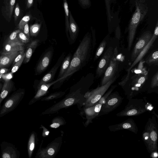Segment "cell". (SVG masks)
<instances>
[{
  "label": "cell",
  "mask_w": 158,
  "mask_h": 158,
  "mask_svg": "<svg viewBox=\"0 0 158 158\" xmlns=\"http://www.w3.org/2000/svg\"><path fill=\"white\" fill-rule=\"evenodd\" d=\"M22 31L27 37L30 38L29 26L28 23L25 25Z\"/></svg>",
  "instance_id": "1f68e13d"
},
{
  "label": "cell",
  "mask_w": 158,
  "mask_h": 158,
  "mask_svg": "<svg viewBox=\"0 0 158 158\" xmlns=\"http://www.w3.org/2000/svg\"><path fill=\"white\" fill-rule=\"evenodd\" d=\"M130 72H128L125 78L124 79L121 81L120 82L118 83V84L122 86H123L126 84V83L128 81L130 76Z\"/></svg>",
  "instance_id": "836d02e7"
},
{
  "label": "cell",
  "mask_w": 158,
  "mask_h": 158,
  "mask_svg": "<svg viewBox=\"0 0 158 158\" xmlns=\"http://www.w3.org/2000/svg\"><path fill=\"white\" fill-rule=\"evenodd\" d=\"M39 28V26L37 24L32 26L30 29V34L32 36H36L38 32Z\"/></svg>",
  "instance_id": "83f0119b"
},
{
  "label": "cell",
  "mask_w": 158,
  "mask_h": 158,
  "mask_svg": "<svg viewBox=\"0 0 158 158\" xmlns=\"http://www.w3.org/2000/svg\"><path fill=\"white\" fill-rule=\"evenodd\" d=\"M64 7L65 13L66 14V17L68 18L69 16V10L68 8V4L66 2H65L64 3Z\"/></svg>",
  "instance_id": "f35d334b"
},
{
  "label": "cell",
  "mask_w": 158,
  "mask_h": 158,
  "mask_svg": "<svg viewBox=\"0 0 158 158\" xmlns=\"http://www.w3.org/2000/svg\"><path fill=\"white\" fill-rule=\"evenodd\" d=\"M74 102V99L73 98H69L67 99L64 102L65 105L69 106L72 105Z\"/></svg>",
  "instance_id": "d590c367"
},
{
  "label": "cell",
  "mask_w": 158,
  "mask_h": 158,
  "mask_svg": "<svg viewBox=\"0 0 158 158\" xmlns=\"http://www.w3.org/2000/svg\"><path fill=\"white\" fill-rule=\"evenodd\" d=\"M105 2L108 20L110 22L112 18L110 9V5L111 0H105Z\"/></svg>",
  "instance_id": "f546056e"
},
{
  "label": "cell",
  "mask_w": 158,
  "mask_h": 158,
  "mask_svg": "<svg viewBox=\"0 0 158 158\" xmlns=\"http://www.w3.org/2000/svg\"><path fill=\"white\" fill-rule=\"evenodd\" d=\"M8 69H7L2 68L0 69V73L2 74H4L5 73H6L8 71Z\"/></svg>",
  "instance_id": "b9f144b4"
},
{
  "label": "cell",
  "mask_w": 158,
  "mask_h": 158,
  "mask_svg": "<svg viewBox=\"0 0 158 158\" xmlns=\"http://www.w3.org/2000/svg\"><path fill=\"white\" fill-rule=\"evenodd\" d=\"M0 146L2 158H19L20 151L13 144L3 141Z\"/></svg>",
  "instance_id": "30bf717a"
},
{
  "label": "cell",
  "mask_w": 158,
  "mask_h": 158,
  "mask_svg": "<svg viewBox=\"0 0 158 158\" xmlns=\"http://www.w3.org/2000/svg\"><path fill=\"white\" fill-rule=\"evenodd\" d=\"M16 0H4L2 7V15L8 22H10L13 13Z\"/></svg>",
  "instance_id": "2e32d148"
},
{
  "label": "cell",
  "mask_w": 158,
  "mask_h": 158,
  "mask_svg": "<svg viewBox=\"0 0 158 158\" xmlns=\"http://www.w3.org/2000/svg\"><path fill=\"white\" fill-rule=\"evenodd\" d=\"M113 51V48L110 47L104 52L100 60L96 69V75L97 77L102 75L107 68L110 63Z\"/></svg>",
  "instance_id": "8fae6325"
},
{
  "label": "cell",
  "mask_w": 158,
  "mask_h": 158,
  "mask_svg": "<svg viewBox=\"0 0 158 158\" xmlns=\"http://www.w3.org/2000/svg\"><path fill=\"white\" fill-rule=\"evenodd\" d=\"M21 31L19 29L13 31L9 36L6 42L14 44L24 46V44L22 43L19 40L17 36L18 34Z\"/></svg>",
  "instance_id": "7402d4cb"
},
{
  "label": "cell",
  "mask_w": 158,
  "mask_h": 158,
  "mask_svg": "<svg viewBox=\"0 0 158 158\" xmlns=\"http://www.w3.org/2000/svg\"><path fill=\"white\" fill-rule=\"evenodd\" d=\"M30 20V16L28 15H26L24 16L20 21L18 25L19 29L22 30L25 25L28 23Z\"/></svg>",
  "instance_id": "4316f807"
},
{
  "label": "cell",
  "mask_w": 158,
  "mask_h": 158,
  "mask_svg": "<svg viewBox=\"0 0 158 158\" xmlns=\"http://www.w3.org/2000/svg\"><path fill=\"white\" fill-rule=\"evenodd\" d=\"M20 12V7L18 3H17L14 10V18L15 21H16L18 19Z\"/></svg>",
  "instance_id": "4dcf8cb0"
},
{
  "label": "cell",
  "mask_w": 158,
  "mask_h": 158,
  "mask_svg": "<svg viewBox=\"0 0 158 158\" xmlns=\"http://www.w3.org/2000/svg\"><path fill=\"white\" fill-rule=\"evenodd\" d=\"M60 126V124L58 123H54L51 125L50 126L54 128H56Z\"/></svg>",
  "instance_id": "7bdbcfd3"
},
{
  "label": "cell",
  "mask_w": 158,
  "mask_h": 158,
  "mask_svg": "<svg viewBox=\"0 0 158 158\" xmlns=\"http://www.w3.org/2000/svg\"><path fill=\"white\" fill-rule=\"evenodd\" d=\"M145 62L148 65H158V51L156 50L151 54L147 57L145 60Z\"/></svg>",
  "instance_id": "603a6c76"
},
{
  "label": "cell",
  "mask_w": 158,
  "mask_h": 158,
  "mask_svg": "<svg viewBox=\"0 0 158 158\" xmlns=\"http://www.w3.org/2000/svg\"><path fill=\"white\" fill-rule=\"evenodd\" d=\"M158 86V72L157 71L152 78L150 86L152 88H154Z\"/></svg>",
  "instance_id": "f1b7e54d"
},
{
  "label": "cell",
  "mask_w": 158,
  "mask_h": 158,
  "mask_svg": "<svg viewBox=\"0 0 158 158\" xmlns=\"http://www.w3.org/2000/svg\"><path fill=\"white\" fill-rule=\"evenodd\" d=\"M12 77V73H11L6 74H3L2 76V78L5 81L10 80Z\"/></svg>",
  "instance_id": "d6a6232c"
},
{
  "label": "cell",
  "mask_w": 158,
  "mask_h": 158,
  "mask_svg": "<svg viewBox=\"0 0 158 158\" xmlns=\"http://www.w3.org/2000/svg\"><path fill=\"white\" fill-rule=\"evenodd\" d=\"M53 48H50L46 51L37 64L35 69L36 75L44 72L48 67L53 54Z\"/></svg>",
  "instance_id": "5bb4252c"
},
{
  "label": "cell",
  "mask_w": 158,
  "mask_h": 158,
  "mask_svg": "<svg viewBox=\"0 0 158 158\" xmlns=\"http://www.w3.org/2000/svg\"><path fill=\"white\" fill-rule=\"evenodd\" d=\"M128 102L124 109L117 113L118 117L136 116L148 111L153 108L151 105L143 99H128Z\"/></svg>",
  "instance_id": "7a4b0ae2"
},
{
  "label": "cell",
  "mask_w": 158,
  "mask_h": 158,
  "mask_svg": "<svg viewBox=\"0 0 158 158\" xmlns=\"http://www.w3.org/2000/svg\"><path fill=\"white\" fill-rule=\"evenodd\" d=\"M24 50V46L14 44L6 42L1 51V54H5L12 52H19Z\"/></svg>",
  "instance_id": "d6986e66"
},
{
  "label": "cell",
  "mask_w": 158,
  "mask_h": 158,
  "mask_svg": "<svg viewBox=\"0 0 158 158\" xmlns=\"http://www.w3.org/2000/svg\"><path fill=\"white\" fill-rule=\"evenodd\" d=\"M149 123V147L148 150L152 158L157 157L158 125L156 117L153 115L148 118Z\"/></svg>",
  "instance_id": "5b68a950"
},
{
  "label": "cell",
  "mask_w": 158,
  "mask_h": 158,
  "mask_svg": "<svg viewBox=\"0 0 158 158\" xmlns=\"http://www.w3.org/2000/svg\"><path fill=\"white\" fill-rule=\"evenodd\" d=\"M18 38L19 40L22 43L26 44L30 41V38L27 37L22 30L18 34Z\"/></svg>",
  "instance_id": "484cf974"
},
{
  "label": "cell",
  "mask_w": 158,
  "mask_h": 158,
  "mask_svg": "<svg viewBox=\"0 0 158 158\" xmlns=\"http://www.w3.org/2000/svg\"><path fill=\"white\" fill-rule=\"evenodd\" d=\"M123 99V98L118 92L111 93L102 105L98 115L102 116L112 112L121 104Z\"/></svg>",
  "instance_id": "8992f818"
},
{
  "label": "cell",
  "mask_w": 158,
  "mask_h": 158,
  "mask_svg": "<svg viewBox=\"0 0 158 158\" xmlns=\"http://www.w3.org/2000/svg\"><path fill=\"white\" fill-rule=\"evenodd\" d=\"M72 54L69 53L63 60L60 67L58 76L56 80V82L63 77L67 70L72 59Z\"/></svg>",
  "instance_id": "44dd1931"
},
{
  "label": "cell",
  "mask_w": 158,
  "mask_h": 158,
  "mask_svg": "<svg viewBox=\"0 0 158 158\" xmlns=\"http://www.w3.org/2000/svg\"><path fill=\"white\" fill-rule=\"evenodd\" d=\"M48 152L49 155L51 156L54 154V150L53 148H50L48 150Z\"/></svg>",
  "instance_id": "60d3db41"
},
{
  "label": "cell",
  "mask_w": 158,
  "mask_h": 158,
  "mask_svg": "<svg viewBox=\"0 0 158 158\" xmlns=\"http://www.w3.org/2000/svg\"><path fill=\"white\" fill-rule=\"evenodd\" d=\"M115 33L116 37L119 40L121 37V32L120 29L118 27L116 28Z\"/></svg>",
  "instance_id": "74e56055"
},
{
  "label": "cell",
  "mask_w": 158,
  "mask_h": 158,
  "mask_svg": "<svg viewBox=\"0 0 158 158\" xmlns=\"http://www.w3.org/2000/svg\"><path fill=\"white\" fill-rule=\"evenodd\" d=\"M24 94V90L19 89L6 98L0 108V118L14 110L23 99Z\"/></svg>",
  "instance_id": "3957f363"
},
{
  "label": "cell",
  "mask_w": 158,
  "mask_h": 158,
  "mask_svg": "<svg viewBox=\"0 0 158 158\" xmlns=\"http://www.w3.org/2000/svg\"><path fill=\"white\" fill-rule=\"evenodd\" d=\"M25 50L21 51L20 53L16 57L13 61V65L17 61L19 60L22 57L23 55L25 52Z\"/></svg>",
  "instance_id": "e575fe53"
},
{
  "label": "cell",
  "mask_w": 158,
  "mask_h": 158,
  "mask_svg": "<svg viewBox=\"0 0 158 158\" xmlns=\"http://www.w3.org/2000/svg\"><path fill=\"white\" fill-rule=\"evenodd\" d=\"M108 128L111 131L127 130L135 134H137L138 131L136 123L132 118H129L120 123L110 126Z\"/></svg>",
  "instance_id": "7c38bea8"
},
{
  "label": "cell",
  "mask_w": 158,
  "mask_h": 158,
  "mask_svg": "<svg viewBox=\"0 0 158 158\" xmlns=\"http://www.w3.org/2000/svg\"><path fill=\"white\" fill-rule=\"evenodd\" d=\"M117 53V49L116 48L114 50L109 64L104 73L101 85H104L114 77L118 67V62L116 58Z\"/></svg>",
  "instance_id": "52a82bcc"
},
{
  "label": "cell",
  "mask_w": 158,
  "mask_h": 158,
  "mask_svg": "<svg viewBox=\"0 0 158 158\" xmlns=\"http://www.w3.org/2000/svg\"><path fill=\"white\" fill-rule=\"evenodd\" d=\"M14 90L15 87L12 81L10 80L4 82L0 93V108L2 102Z\"/></svg>",
  "instance_id": "ac0fdd59"
},
{
  "label": "cell",
  "mask_w": 158,
  "mask_h": 158,
  "mask_svg": "<svg viewBox=\"0 0 158 158\" xmlns=\"http://www.w3.org/2000/svg\"><path fill=\"white\" fill-rule=\"evenodd\" d=\"M40 40L36 39L32 41L28 45L25 51V56L23 61L24 63H27L30 60L34 51L37 47Z\"/></svg>",
  "instance_id": "ffe728a7"
},
{
  "label": "cell",
  "mask_w": 158,
  "mask_h": 158,
  "mask_svg": "<svg viewBox=\"0 0 158 158\" xmlns=\"http://www.w3.org/2000/svg\"><path fill=\"white\" fill-rule=\"evenodd\" d=\"M65 54V52L62 53L54 66L40 80L38 85L39 87L43 84L49 83L53 80L57 70L64 59Z\"/></svg>",
  "instance_id": "9a60e30c"
},
{
  "label": "cell",
  "mask_w": 158,
  "mask_h": 158,
  "mask_svg": "<svg viewBox=\"0 0 158 158\" xmlns=\"http://www.w3.org/2000/svg\"><path fill=\"white\" fill-rule=\"evenodd\" d=\"M3 85H2L1 83L0 82V92H1L2 90L3 86Z\"/></svg>",
  "instance_id": "ee69618b"
},
{
  "label": "cell",
  "mask_w": 158,
  "mask_h": 158,
  "mask_svg": "<svg viewBox=\"0 0 158 158\" xmlns=\"http://www.w3.org/2000/svg\"><path fill=\"white\" fill-rule=\"evenodd\" d=\"M21 51L2 54L0 56V69L9 65L14 61Z\"/></svg>",
  "instance_id": "e0dca14e"
},
{
  "label": "cell",
  "mask_w": 158,
  "mask_h": 158,
  "mask_svg": "<svg viewBox=\"0 0 158 158\" xmlns=\"http://www.w3.org/2000/svg\"><path fill=\"white\" fill-rule=\"evenodd\" d=\"M91 44V37L89 34H87L80 43L67 70L63 77L56 83H62L85 65L90 56Z\"/></svg>",
  "instance_id": "6da1fadb"
},
{
  "label": "cell",
  "mask_w": 158,
  "mask_h": 158,
  "mask_svg": "<svg viewBox=\"0 0 158 158\" xmlns=\"http://www.w3.org/2000/svg\"><path fill=\"white\" fill-rule=\"evenodd\" d=\"M25 54L26 52L25 51V52L21 59L16 62L13 65L10 72L11 73L13 74L16 72L18 70L24 61L25 56Z\"/></svg>",
  "instance_id": "d4e9b609"
},
{
  "label": "cell",
  "mask_w": 158,
  "mask_h": 158,
  "mask_svg": "<svg viewBox=\"0 0 158 158\" xmlns=\"http://www.w3.org/2000/svg\"><path fill=\"white\" fill-rule=\"evenodd\" d=\"M142 5L139 2L137 3L136 9L129 24L128 27V48H131L138 24L143 17Z\"/></svg>",
  "instance_id": "277c9868"
},
{
  "label": "cell",
  "mask_w": 158,
  "mask_h": 158,
  "mask_svg": "<svg viewBox=\"0 0 158 158\" xmlns=\"http://www.w3.org/2000/svg\"><path fill=\"white\" fill-rule=\"evenodd\" d=\"M106 44L107 42L105 40H103L101 42L96 50L94 59V60L97 59L102 54Z\"/></svg>",
  "instance_id": "cb8c5ba5"
},
{
  "label": "cell",
  "mask_w": 158,
  "mask_h": 158,
  "mask_svg": "<svg viewBox=\"0 0 158 158\" xmlns=\"http://www.w3.org/2000/svg\"><path fill=\"white\" fill-rule=\"evenodd\" d=\"M49 132L48 131H47L45 132V134L46 135H48L49 134Z\"/></svg>",
  "instance_id": "f6af8a7d"
},
{
  "label": "cell",
  "mask_w": 158,
  "mask_h": 158,
  "mask_svg": "<svg viewBox=\"0 0 158 158\" xmlns=\"http://www.w3.org/2000/svg\"><path fill=\"white\" fill-rule=\"evenodd\" d=\"M29 143V144L28 145V151L29 152H32L34 149V143L33 142H32L30 138Z\"/></svg>",
  "instance_id": "8d00e7d4"
},
{
  "label": "cell",
  "mask_w": 158,
  "mask_h": 158,
  "mask_svg": "<svg viewBox=\"0 0 158 158\" xmlns=\"http://www.w3.org/2000/svg\"><path fill=\"white\" fill-rule=\"evenodd\" d=\"M33 0H27V8H30L32 5Z\"/></svg>",
  "instance_id": "ab89813d"
},
{
  "label": "cell",
  "mask_w": 158,
  "mask_h": 158,
  "mask_svg": "<svg viewBox=\"0 0 158 158\" xmlns=\"http://www.w3.org/2000/svg\"><path fill=\"white\" fill-rule=\"evenodd\" d=\"M158 35V22H157L154 33L152 35L151 39L147 45L138 55L135 60L133 62L132 64L128 68L127 70L128 72H130L131 69L144 57L157 38Z\"/></svg>",
  "instance_id": "4fadbf2b"
},
{
  "label": "cell",
  "mask_w": 158,
  "mask_h": 158,
  "mask_svg": "<svg viewBox=\"0 0 158 158\" xmlns=\"http://www.w3.org/2000/svg\"><path fill=\"white\" fill-rule=\"evenodd\" d=\"M3 74L0 73V81H1V79L2 78V76Z\"/></svg>",
  "instance_id": "bcb514c9"
},
{
  "label": "cell",
  "mask_w": 158,
  "mask_h": 158,
  "mask_svg": "<svg viewBox=\"0 0 158 158\" xmlns=\"http://www.w3.org/2000/svg\"><path fill=\"white\" fill-rule=\"evenodd\" d=\"M151 32H144L139 38L132 53L131 59L133 62L143 49L149 42L152 36Z\"/></svg>",
  "instance_id": "ba28073f"
},
{
  "label": "cell",
  "mask_w": 158,
  "mask_h": 158,
  "mask_svg": "<svg viewBox=\"0 0 158 158\" xmlns=\"http://www.w3.org/2000/svg\"><path fill=\"white\" fill-rule=\"evenodd\" d=\"M115 79L116 77L114 76L104 85H101L89 93L90 95L89 101V105H93L97 103L106 93Z\"/></svg>",
  "instance_id": "9c48e42d"
}]
</instances>
